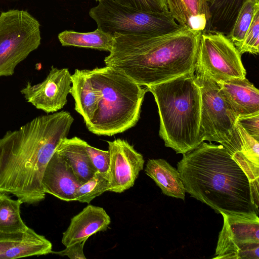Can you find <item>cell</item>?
<instances>
[{
    "instance_id": "obj_32",
    "label": "cell",
    "mask_w": 259,
    "mask_h": 259,
    "mask_svg": "<svg viewBox=\"0 0 259 259\" xmlns=\"http://www.w3.org/2000/svg\"><path fill=\"white\" fill-rule=\"evenodd\" d=\"M85 242V241H83L70 245L61 251H54L52 250L51 253L61 256H67L71 259H86L83 252V247Z\"/></svg>"
},
{
    "instance_id": "obj_14",
    "label": "cell",
    "mask_w": 259,
    "mask_h": 259,
    "mask_svg": "<svg viewBox=\"0 0 259 259\" xmlns=\"http://www.w3.org/2000/svg\"><path fill=\"white\" fill-rule=\"evenodd\" d=\"M110 223V217L103 208L88 205L71 219L68 228L63 233L62 243L66 247L86 241L97 232L106 231Z\"/></svg>"
},
{
    "instance_id": "obj_26",
    "label": "cell",
    "mask_w": 259,
    "mask_h": 259,
    "mask_svg": "<svg viewBox=\"0 0 259 259\" xmlns=\"http://www.w3.org/2000/svg\"><path fill=\"white\" fill-rule=\"evenodd\" d=\"M242 55L245 53L257 55L259 52V8L253 15L251 24L240 45L236 48Z\"/></svg>"
},
{
    "instance_id": "obj_5",
    "label": "cell",
    "mask_w": 259,
    "mask_h": 259,
    "mask_svg": "<svg viewBox=\"0 0 259 259\" xmlns=\"http://www.w3.org/2000/svg\"><path fill=\"white\" fill-rule=\"evenodd\" d=\"M87 70L97 94V110L86 125L88 130L112 136L134 127L140 118L147 88L110 66Z\"/></svg>"
},
{
    "instance_id": "obj_19",
    "label": "cell",
    "mask_w": 259,
    "mask_h": 259,
    "mask_svg": "<svg viewBox=\"0 0 259 259\" xmlns=\"http://www.w3.org/2000/svg\"><path fill=\"white\" fill-rule=\"evenodd\" d=\"M145 173L151 178L166 196L185 200V189L180 174L163 159L147 161Z\"/></svg>"
},
{
    "instance_id": "obj_7",
    "label": "cell",
    "mask_w": 259,
    "mask_h": 259,
    "mask_svg": "<svg viewBox=\"0 0 259 259\" xmlns=\"http://www.w3.org/2000/svg\"><path fill=\"white\" fill-rule=\"evenodd\" d=\"M97 28L113 35L146 34L160 35L175 31L180 25L168 10L147 12L125 7L112 0H100L89 11Z\"/></svg>"
},
{
    "instance_id": "obj_16",
    "label": "cell",
    "mask_w": 259,
    "mask_h": 259,
    "mask_svg": "<svg viewBox=\"0 0 259 259\" xmlns=\"http://www.w3.org/2000/svg\"><path fill=\"white\" fill-rule=\"evenodd\" d=\"M85 143L77 137L66 138L55 150L71 167L81 184L89 181L97 172L86 151Z\"/></svg>"
},
{
    "instance_id": "obj_13",
    "label": "cell",
    "mask_w": 259,
    "mask_h": 259,
    "mask_svg": "<svg viewBox=\"0 0 259 259\" xmlns=\"http://www.w3.org/2000/svg\"><path fill=\"white\" fill-rule=\"evenodd\" d=\"M44 192L66 201H75L82 184L71 167L55 151L45 168L41 182Z\"/></svg>"
},
{
    "instance_id": "obj_21",
    "label": "cell",
    "mask_w": 259,
    "mask_h": 259,
    "mask_svg": "<svg viewBox=\"0 0 259 259\" xmlns=\"http://www.w3.org/2000/svg\"><path fill=\"white\" fill-rule=\"evenodd\" d=\"M58 39L63 46H74L110 52L113 36L99 29L89 32H78L65 30L58 34Z\"/></svg>"
},
{
    "instance_id": "obj_12",
    "label": "cell",
    "mask_w": 259,
    "mask_h": 259,
    "mask_svg": "<svg viewBox=\"0 0 259 259\" xmlns=\"http://www.w3.org/2000/svg\"><path fill=\"white\" fill-rule=\"evenodd\" d=\"M110 154L108 191L121 193L132 187L143 170L145 160L126 140L107 141Z\"/></svg>"
},
{
    "instance_id": "obj_22",
    "label": "cell",
    "mask_w": 259,
    "mask_h": 259,
    "mask_svg": "<svg viewBox=\"0 0 259 259\" xmlns=\"http://www.w3.org/2000/svg\"><path fill=\"white\" fill-rule=\"evenodd\" d=\"M52 244L29 228L23 239L0 254V259H14L51 253Z\"/></svg>"
},
{
    "instance_id": "obj_15",
    "label": "cell",
    "mask_w": 259,
    "mask_h": 259,
    "mask_svg": "<svg viewBox=\"0 0 259 259\" xmlns=\"http://www.w3.org/2000/svg\"><path fill=\"white\" fill-rule=\"evenodd\" d=\"M218 83L221 95L237 117L259 112L258 90L246 77Z\"/></svg>"
},
{
    "instance_id": "obj_8",
    "label": "cell",
    "mask_w": 259,
    "mask_h": 259,
    "mask_svg": "<svg viewBox=\"0 0 259 259\" xmlns=\"http://www.w3.org/2000/svg\"><path fill=\"white\" fill-rule=\"evenodd\" d=\"M40 24L27 11L0 14V77L12 75L16 66L40 45Z\"/></svg>"
},
{
    "instance_id": "obj_10",
    "label": "cell",
    "mask_w": 259,
    "mask_h": 259,
    "mask_svg": "<svg viewBox=\"0 0 259 259\" xmlns=\"http://www.w3.org/2000/svg\"><path fill=\"white\" fill-rule=\"evenodd\" d=\"M221 214L224 224L212 258L258 259V215Z\"/></svg>"
},
{
    "instance_id": "obj_34",
    "label": "cell",
    "mask_w": 259,
    "mask_h": 259,
    "mask_svg": "<svg viewBox=\"0 0 259 259\" xmlns=\"http://www.w3.org/2000/svg\"><path fill=\"white\" fill-rule=\"evenodd\" d=\"M207 2H208L209 0H205Z\"/></svg>"
},
{
    "instance_id": "obj_28",
    "label": "cell",
    "mask_w": 259,
    "mask_h": 259,
    "mask_svg": "<svg viewBox=\"0 0 259 259\" xmlns=\"http://www.w3.org/2000/svg\"><path fill=\"white\" fill-rule=\"evenodd\" d=\"M125 7L147 12L168 10L165 0H112Z\"/></svg>"
},
{
    "instance_id": "obj_23",
    "label": "cell",
    "mask_w": 259,
    "mask_h": 259,
    "mask_svg": "<svg viewBox=\"0 0 259 259\" xmlns=\"http://www.w3.org/2000/svg\"><path fill=\"white\" fill-rule=\"evenodd\" d=\"M6 193L0 192V233L15 234L26 232L29 227L21 216L23 201L12 199Z\"/></svg>"
},
{
    "instance_id": "obj_18",
    "label": "cell",
    "mask_w": 259,
    "mask_h": 259,
    "mask_svg": "<svg viewBox=\"0 0 259 259\" xmlns=\"http://www.w3.org/2000/svg\"><path fill=\"white\" fill-rule=\"evenodd\" d=\"M70 94L75 102V110L83 117L85 125L94 117L97 107V94L87 69H75L71 75Z\"/></svg>"
},
{
    "instance_id": "obj_24",
    "label": "cell",
    "mask_w": 259,
    "mask_h": 259,
    "mask_svg": "<svg viewBox=\"0 0 259 259\" xmlns=\"http://www.w3.org/2000/svg\"><path fill=\"white\" fill-rule=\"evenodd\" d=\"M258 8L259 0H245L242 4L232 29L227 35L236 48L243 41L255 12Z\"/></svg>"
},
{
    "instance_id": "obj_27",
    "label": "cell",
    "mask_w": 259,
    "mask_h": 259,
    "mask_svg": "<svg viewBox=\"0 0 259 259\" xmlns=\"http://www.w3.org/2000/svg\"><path fill=\"white\" fill-rule=\"evenodd\" d=\"M85 147L89 157L97 172L108 177L109 179V151H104L94 147L87 142L85 143Z\"/></svg>"
},
{
    "instance_id": "obj_2",
    "label": "cell",
    "mask_w": 259,
    "mask_h": 259,
    "mask_svg": "<svg viewBox=\"0 0 259 259\" xmlns=\"http://www.w3.org/2000/svg\"><path fill=\"white\" fill-rule=\"evenodd\" d=\"M186 192L217 213H259V185L221 144L202 142L177 163Z\"/></svg>"
},
{
    "instance_id": "obj_6",
    "label": "cell",
    "mask_w": 259,
    "mask_h": 259,
    "mask_svg": "<svg viewBox=\"0 0 259 259\" xmlns=\"http://www.w3.org/2000/svg\"><path fill=\"white\" fill-rule=\"evenodd\" d=\"M194 75L201 94L199 133L201 142L219 143L232 155L242 153V143L237 125L238 117L221 95L218 83L204 75Z\"/></svg>"
},
{
    "instance_id": "obj_29",
    "label": "cell",
    "mask_w": 259,
    "mask_h": 259,
    "mask_svg": "<svg viewBox=\"0 0 259 259\" xmlns=\"http://www.w3.org/2000/svg\"><path fill=\"white\" fill-rule=\"evenodd\" d=\"M242 143V153L249 161L259 166V141L248 134L237 122Z\"/></svg>"
},
{
    "instance_id": "obj_20",
    "label": "cell",
    "mask_w": 259,
    "mask_h": 259,
    "mask_svg": "<svg viewBox=\"0 0 259 259\" xmlns=\"http://www.w3.org/2000/svg\"><path fill=\"white\" fill-rule=\"evenodd\" d=\"M245 0H209L210 18L202 32H218L227 35Z\"/></svg>"
},
{
    "instance_id": "obj_17",
    "label": "cell",
    "mask_w": 259,
    "mask_h": 259,
    "mask_svg": "<svg viewBox=\"0 0 259 259\" xmlns=\"http://www.w3.org/2000/svg\"><path fill=\"white\" fill-rule=\"evenodd\" d=\"M167 9L178 24L201 30L205 28L210 18L205 0H165Z\"/></svg>"
},
{
    "instance_id": "obj_30",
    "label": "cell",
    "mask_w": 259,
    "mask_h": 259,
    "mask_svg": "<svg viewBox=\"0 0 259 259\" xmlns=\"http://www.w3.org/2000/svg\"><path fill=\"white\" fill-rule=\"evenodd\" d=\"M237 122L248 134L259 141V112L239 116Z\"/></svg>"
},
{
    "instance_id": "obj_25",
    "label": "cell",
    "mask_w": 259,
    "mask_h": 259,
    "mask_svg": "<svg viewBox=\"0 0 259 259\" xmlns=\"http://www.w3.org/2000/svg\"><path fill=\"white\" fill-rule=\"evenodd\" d=\"M109 189V178L96 172L91 179L78 187L75 193V201L89 203L96 197L108 191Z\"/></svg>"
},
{
    "instance_id": "obj_33",
    "label": "cell",
    "mask_w": 259,
    "mask_h": 259,
    "mask_svg": "<svg viewBox=\"0 0 259 259\" xmlns=\"http://www.w3.org/2000/svg\"><path fill=\"white\" fill-rule=\"evenodd\" d=\"M96 1L99 2L100 0H95Z\"/></svg>"
},
{
    "instance_id": "obj_9",
    "label": "cell",
    "mask_w": 259,
    "mask_h": 259,
    "mask_svg": "<svg viewBox=\"0 0 259 259\" xmlns=\"http://www.w3.org/2000/svg\"><path fill=\"white\" fill-rule=\"evenodd\" d=\"M241 55L227 35L218 32H202L194 73L204 75L216 82L244 78Z\"/></svg>"
},
{
    "instance_id": "obj_11",
    "label": "cell",
    "mask_w": 259,
    "mask_h": 259,
    "mask_svg": "<svg viewBox=\"0 0 259 259\" xmlns=\"http://www.w3.org/2000/svg\"><path fill=\"white\" fill-rule=\"evenodd\" d=\"M71 83V75L67 68L52 66L43 81L34 85L28 82L20 92L36 108L47 113H53L67 103Z\"/></svg>"
},
{
    "instance_id": "obj_3",
    "label": "cell",
    "mask_w": 259,
    "mask_h": 259,
    "mask_svg": "<svg viewBox=\"0 0 259 259\" xmlns=\"http://www.w3.org/2000/svg\"><path fill=\"white\" fill-rule=\"evenodd\" d=\"M202 33L185 26L160 35L115 33L104 61L141 86L159 83L194 71Z\"/></svg>"
},
{
    "instance_id": "obj_31",
    "label": "cell",
    "mask_w": 259,
    "mask_h": 259,
    "mask_svg": "<svg viewBox=\"0 0 259 259\" xmlns=\"http://www.w3.org/2000/svg\"><path fill=\"white\" fill-rule=\"evenodd\" d=\"M29 229L25 232L15 234L0 233V254L21 241L27 235Z\"/></svg>"
},
{
    "instance_id": "obj_4",
    "label": "cell",
    "mask_w": 259,
    "mask_h": 259,
    "mask_svg": "<svg viewBox=\"0 0 259 259\" xmlns=\"http://www.w3.org/2000/svg\"><path fill=\"white\" fill-rule=\"evenodd\" d=\"M146 88L158 107L165 146L183 154L199 145L201 94L194 71Z\"/></svg>"
},
{
    "instance_id": "obj_1",
    "label": "cell",
    "mask_w": 259,
    "mask_h": 259,
    "mask_svg": "<svg viewBox=\"0 0 259 259\" xmlns=\"http://www.w3.org/2000/svg\"><path fill=\"white\" fill-rule=\"evenodd\" d=\"M74 121L68 111L36 117L0 138V192L23 203L45 198L41 182L46 166Z\"/></svg>"
}]
</instances>
